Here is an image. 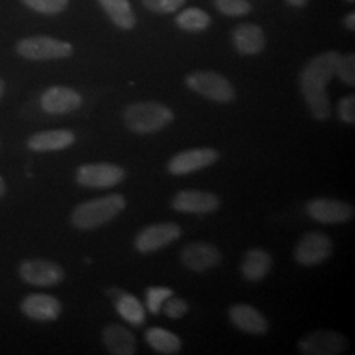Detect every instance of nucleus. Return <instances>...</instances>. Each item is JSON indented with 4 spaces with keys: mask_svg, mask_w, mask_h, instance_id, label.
<instances>
[{
    "mask_svg": "<svg viewBox=\"0 0 355 355\" xmlns=\"http://www.w3.org/2000/svg\"><path fill=\"white\" fill-rule=\"evenodd\" d=\"M125 178V170L114 164H89L76 170V183L87 189H111Z\"/></svg>",
    "mask_w": 355,
    "mask_h": 355,
    "instance_id": "423d86ee",
    "label": "nucleus"
},
{
    "mask_svg": "<svg viewBox=\"0 0 355 355\" xmlns=\"http://www.w3.org/2000/svg\"><path fill=\"white\" fill-rule=\"evenodd\" d=\"M28 8L42 15H57L64 11L69 0H23Z\"/></svg>",
    "mask_w": 355,
    "mask_h": 355,
    "instance_id": "cd10ccee",
    "label": "nucleus"
},
{
    "mask_svg": "<svg viewBox=\"0 0 355 355\" xmlns=\"http://www.w3.org/2000/svg\"><path fill=\"white\" fill-rule=\"evenodd\" d=\"M174 295L173 290L167 287H149L145 292L146 308L153 315H158L162 311L166 300Z\"/></svg>",
    "mask_w": 355,
    "mask_h": 355,
    "instance_id": "a878e982",
    "label": "nucleus"
},
{
    "mask_svg": "<svg viewBox=\"0 0 355 355\" xmlns=\"http://www.w3.org/2000/svg\"><path fill=\"white\" fill-rule=\"evenodd\" d=\"M20 277L24 282L37 287H51L60 284L64 278L62 267L45 259H31L21 263Z\"/></svg>",
    "mask_w": 355,
    "mask_h": 355,
    "instance_id": "f8f14e48",
    "label": "nucleus"
},
{
    "mask_svg": "<svg viewBox=\"0 0 355 355\" xmlns=\"http://www.w3.org/2000/svg\"><path fill=\"white\" fill-rule=\"evenodd\" d=\"M62 305L51 295L33 293L21 302V312L36 321H54L61 315Z\"/></svg>",
    "mask_w": 355,
    "mask_h": 355,
    "instance_id": "dca6fc26",
    "label": "nucleus"
},
{
    "mask_svg": "<svg viewBox=\"0 0 355 355\" xmlns=\"http://www.w3.org/2000/svg\"><path fill=\"white\" fill-rule=\"evenodd\" d=\"M99 3L114 26L124 31H130L136 26V15L129 0H99Z\"/></svg>",
    "mask_w": 355,
    "mask_h": 355,
    "instance_id": "4be33fe9",
    "label": "nucleus"
},
{
    "mask_svg": "<svg viewBox=\"0 0 355 355\" xmlns=\"http://www.w3.org/2000/svg\"><path fill=\"white\" fill-rule=\"evenodd\" d=\"M175 21L182 31L198 33L211 26V16L200 8H187L178 15Z\"/></svg>",
    "mask_w": 355,
    "mask_h": 355,
    "instance_id": "393cba45",
    "label": "nucleus"
},
{
    "mask_svg": "<svg viewBox=\"0 0 355 355\" xmlns=\"http://www.w3.org/2000/svg\"><path fill=\"white\" fill-rule=\"evenodd\" d=\"M290 6L292 7H296V8H300V7H304L305 4L308 3V0H286Z\"/></svg>",
    "mask_w": 355,
    "mask_h": 355,
    "instance_id": "72a5a7b5",
    "label": "nucleus"
},
{
    "mask_svg": "<svg viewBox=\"0 0 355 355\" xmlns=\"http://www.w3.org/2000/svg\"><path fill=\"white\" fill-rule=\"evenodd\" d=\"M41 107L46 114H66L82 105V96L76 89L64 86H53L41 95Z\"/></svg>",
    "mask_w": 355,
    "mask_h": 355,
    "instance_id": "2eb2a0df",
    "label": "nucleus"
},
{
    "mask_svg": "<svg viewBox=\"0 0 355 355\" xmlns=\"http://www.w3.org/2000/svg\"><path fill=\"white\" fill-rule=\"evenodd\" d=\"M338 114L340 119L346 124H354L355 123V96L349 95L341 99L338 103Z\"/></svg>",
    "mask_w": 355,
    "mask_h": 355,
    "instance_id": "2f4dec72",
    "label": "nucleus"
},
{
    "mask_svg": "<svg viewBox=\"0 0 355 355\" xmlns=\"http://www.w3.org/2000/svg\"><path fill=\"white\" fill-rule=\"evenodd\" d=\"M142 4L152 12L168 15L182 8L186 0H141Z\"/></svg>",
    "mask_w": 355,
    "mask_h": 355,
    "instance_id": "c756f323",
    "label": "nucleus"
},
{
    "mask_svg": "<svg viewBox=\"0 0 355 355\" xmlns=\"http://www.w3.org/2000/svg\"><path fill=\"white\" fill-rule=\"evenodd\" d=\"M233 44L242 55H257L266 46L265 32L257 24L245 23L233 31Z\"/></svg>",
    "mask_w": 355,
    "mask_h": 355,
    "instance_id": "a211bd4d",
    "label": "nucleus"
},
{
    "mask_svg": "<svg viewBox=\"0 0 355 355\" xmlns=\"http://www.w3.org/2000/svg\"><path fill=\"white\" fill-rule=\"evenodd\" d=\"M4 89H6V85H4V82L0 79V98H1L3 94H4Z\"/></svg>",
    "mask_w": 355,
    "mask_h": 355,
    "instance_id": "c9c22d12",
    "label": "nucleus"
},
{
    "mask_svg": "<svg viewBox=\"0 0 355 355\" xmlns=\"http://www.w3.org/2000/svg\"><path fill=\"white\" fill-rule=\"evenodd\" d=\"M347 1H354V0H347Z\"/></svg>",
    "mask_w": 355,
    "mask_h": 355,
    "instance_id": "e433bc0d",
    "label": "nucleus"
},
{
    "mask_svg": "<svg viewBox=\"0 0 355 355\" xmlns=\"http://www.w3.org/2000/svg\"><path fill=\"white\" fill-rule=\"evenodd\" d=\"M180 261L191 271L205 272L220 263L221 253L211 243L192 242L182 250Z\"/></svg>",
    "mask_w": 355,
    "mask_h": 355,
    "instance_id": "ddd939ff",
    "label": "nucleus"
},
{
    "mask_svg": "<svg viewBox=\"0 0 355 355\" xmlns=\"http://www.w3.org/2000/svg\"><path fill=\"white\" fill-rule=\"evenodd\" d=\"M19 55L29 61L64 60L73 55L74 48L70 42L49 36H35L20 40L16 45Z\"/></svg>",
    "mask_w": 355,
    "mask_h": 355,
    "instance_id": "20e7f679",
    "label": "nucleus"
},
{
    "mask_svg": "<svg viewBox=\"0 0 355 355\" xmlns=\"http://www.w3.org/2000/svg\"><path fill=\"white\" fill-rule=\"evenodd\" d=\"M218 12L232 17H241L252 11V4L248 0H214Z\"/></svg>",
    "mask_w": 355,
    "mask_h": 355,
    "instance_id": "bb28decb",
    "label": "nucleus"
},
{
    "mask_svg": "<svg viewBox=\"0 0 355 355\" xmlns=\"http://www.w3.org/2000/svg\"><path fill=\"white\" fill-rule=\"evenodd\" d=\"M272 265L271 255L262 249H252L248 252L242 262L241 272L249 282H259L268 274Z\"/></svg>",
    "mask_w": 355,
    "mask_h": 355,
    "instance_id": "412c9836",
    "label": "nucleus"
},
{
    "mask_svg": "<svg viewBox=\"0 0 355 355\" xmlns=\"http://www.w3.org/2000/svg\"><path fill=\"white\" fill-rule=\"evenodd\" d=\"M229 318L234 327L249 334L262 336L268 330L266 318L252 305H232L229 309Z\"/></svg>",
    "mask_w": 355,
    "mask_h": 355,
    "instance_id": "f3484780",
    "label": "nucleus"
},
{
    "mask_svg": "<svg viewBox=\"0 0 355 355\" xmlns=\"http://www.w3.org/2000/svg\"><path fill=\"white\" fill-rule=\"evenodd\" d=\"M6 193V183L3 180V178L0 177V198H3Z\"/></svg>",
    "mask_w": 355,
    "mask_h": 355,
    "instance_id": "f704fd0d",
    "label": "nucleus"
},
{
    "mask_svg": "<svg viewBox=\"0 0 355 355\" xmlns=\"http://www.w3.org/2000/svg\"><path fill=\"white\" fill-rule=\"evenodd\" d=\"M103 343L112 354L130 355L136 350V338L133 333L117 324H111L104 328Z\"/></svg>",
    "mask_w": 355,
    "mask_h": 355,
    "instance_id": "aec40b11",
    "label": "nucleus"
},
{
    "mask_svg": "<svg viewBox=\"0 0 355 355\" xmlns=\"http://www.w3.org/2000/svg\"><path fill=\"white\" fill-rule=\"evenodd\" d=\"M217 159H218V153L215 149H211V148L189 149L174 155L167 164V170L173 175H186L214 165Z\"/></svg>",
    "mask_w": 355,
    "mask_h": 355,
    "instance_id": "1a4fd4ad",
    "label": "nucleus"
},
{
    "mask_svg": "<svg viewBox=\"0 0 355 355\" xmlns=\"http://www.w3.org/2000/svg\"><path fill=\"white\" fill-rule=\"evenodd\" d=\"M333 250L331 240L320 232H311L303 236L296 245L295 259L303 266H315L327 261Z\"/></svg>",
    "mask_w": 355,
    "mask_h": 355,
    "instance_id": "6e6552de",
    "label": "nucleus"
},
{
    "mask_svg": "<svg viewBox=\"0 0 355 355\" xmlns=\"http://www.w3.org/2000/svg\"><path fill=\"white\" fill-rule=\"evenodd\" d=\"M148 345L161 354H177L182 349V341L173 331L164 328H150L145 333Z\"/></svg>",
    "mask_w": 355,
    "mask_h": 355,
    "instance_id": "5701e85b",
    "label": "nucleus"
},
{
    "mask_svg": "<svg viewBox=\"0 0 355 355\" xmlns=\"http://www.w3.org/2000/svg\"><path fill=\"white\" fill-rule=\"evenodd\" d=\"M174 120V112L161 103L141 102L128 105L124 123L137 135H152L167 127Z\"/></svg>",
    "mask_w": 355,
    "mask_h": 355,
    "instance_id": "7ed1b4c3",
    "label": "nucleus"
},
{
    "mask_svg": "<svg viewBox=\"0 0 355 355\" xmlns=\"http://www.w3.org/2000/svg\"><path fill=\"white\" fill-rule=\"evenodd\" d=\"M343 23H345V26L349 29V31H354L355 29V13L350 12L346 17H345V20H343Z\"/></svg>",
    "mask_w": 355,
    "mask_h": 355,
    "instance_id": "473e14b6",
    "label": "nucleus"
},
{
    "mask_svg": "<svg viewBox=\"0 0 355 355\" xmlns=\"http://www.w3.org/2000/svg\"><path fill=\"white\" fill-rule=\"evenodd\" d=\"M182 236V229L175 223L153 224L142 229L136 237L135 248L142 254L153 253L177 241Z\"/></svg>",
    "mask_w": 355,
    "mask_h": 355,
    "instance_id": "0eeeda50",
    "label": "nucleus"
},
{
    "mask_svg": "<svg viewBox=\"0 0 355 355\" xmlns=\"http://www.w3.org/2000/svg\"><path fill=\"white\" fill-rule=\"evenodd\" d=\"M189 89L216 103H230L236 91L225 76L215 71H196L186 78Z\"/></svg>",
    "mask_w": 355,
    "mask_h": 355,
    "instance_id": "39448f33",
    "label": "nucleus"
},
{
    "mask_svg": "<svg viewBox=\"0 0 355 355\" xmlns=\"http://www.w3.org/2000/svg\"><path fill=\"white\" fill-rule=\"evenodd\" d=\"M340 53L329 51L313 57L300 74V89L312 116L318 121L330 117L327 85L336 76Z\"/></svg>",
    "mask_w": 355,
    "mask_h": 355,
    "instance_id": "f257e3e1",
    "label": "nucleus"
},
{
    "mask_svg": "<svg viewBox=\"0 0 355 355\" xmlns=\"http://www.w3.org/2000/svg\"><path fill=\"white\" fill-rule=\"evenodd\" d=\"M347 347L343 334L330 330H316L299 341V350L305 355L341 354Z\"/></svg>",
    "mask_w": 355,
    "mask_h": 355,
    "instance_id": "9d476101",
    "label": "nucleus"
},
{
    "mask_svg": "<svg viewBox=\"0 0 355 355\" xmlns=\"http://www.w3.org/2000/svg\"><path fill=\"white\" fill-rule=\"evenodd\" d=\"M171 207L182 214H211L218 209L220 200L207 191H179L171 202Z\"/></svg>",
    "mask_w": 355,
    "mask_h": 355,
    "instance_id": "4468645a",
    "label": "nucleus"
},
{
    "mask_svg": "<svg viewBox=\"0 0 355 355\" xmlns=\"http://www.w3.org/2000/svg\"><path fill=\"white\" fill-rule=\"evenodd\" d=\"M76 142V135L67 129L45 130L33 135L28 140V148L33 152H58L70 148Z\"/></svg>",
    "mask_w": 355,
    "mask_h": 355,
    "instance_id": "6ab92c4d",
    "label": "nucleus"
},
{
    "mask_svg": "<svg viewBox=\"0 0 355 355\" xmlns=\"http://www.w3.org/2000/svg\"><path fill=\"white\" fill-rule=\"evenodd\" d=\"M336 76H340V79L346 85L354 86L355 55L353 53L340 55L338 62H337V69H336Z\"/></svg>",
    "mask_w": 355,
    "mask_h": 355,
    "instance_id": "c85d7f7f",
    "label": "nucleus"
},
{
    "mask_svg": "<svg viewBox=\"0 0 355 355\" xmlns=\"http://www.w3.org/2000/svg\"><path fill=\"white\" fill-rule=\"evenodd\" d=\"M305 209L313 220L322 224H343L354 217L353 205L328 198H318L308 202Z\"/></svg>",
    "mask_w": 355,
    "mask_h": 355,
    "instance_id": "9b49d317",
    "label": "nucleus"
},
{
    "mask_svg": "<svg viewBox=\"0 0 355 355\" xmlns=\"http://www.w3.org/2000/svg\"><path fill=\"white\" fill-rule=\"evenodd\" d=\"M114 305L117 313L130 325L140 327L145 322V309L136 296L121 292L114 299Z\"/></svg>",
    "mask_w": 355,
    "mask_h": 355,
    "instance_id": "b1692460",
    "label": "nucleus"
},
{
    "mask_svg": "<svg viewBox=\"0 0 355 355\" xmlns=\"http://www.w3.org/2000/svg\"><path fill=\"white\" fill-rule=\"evenodd\" d=\"M166 316L170 318H182L189 312V304L180 297H168L162 306Z\"/></svg>",
    "mask_w": 355,
    "mask_h": 355,
    "instance_id": "7c9ffc66",
    "label": "nucleus"
},
{
    "mask_svg": "<svg viewBox=\"0 0 355 355\" xmlns=\"http://www.w3.org/2000/svg\"><path fill=\"white\" fill-rule=\"evenodd\" d=\"M127 207V200L120 193L98 198L76 205L71 214V223L80 230L99 228L114 220Z\"/></svg>",
    "mask_w": 355,
    "mask_h": 355,
    "instance_id": "f03ea898",
    "label": "nucleus"
}]
</instances>
